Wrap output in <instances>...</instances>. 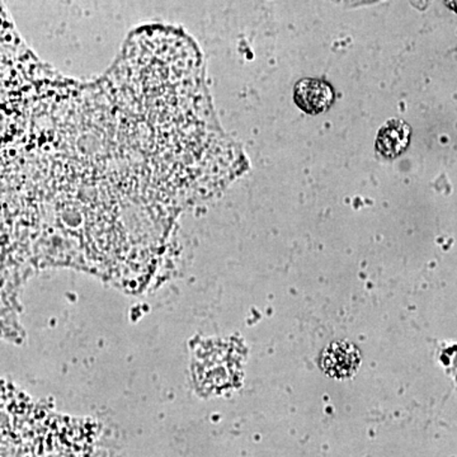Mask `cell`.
<instances>
[{
    "label": "cell",
    "mask_w": 457,
    "mask_h": 457,
    "mask_svg": "<svg viewBox=\"0 0 457 457\" xmlns=\"http://www.w3.org/2000/svg\"><path fill=\"white\" fill-rule=\"evenodd\" d=\"M361 353L359 348L347 341L330 343L321 354L320 365L330 378H351L360 368Z\"/></svg>",
    "instance_id": "obj_1"
},
{
    "label": "cell",
    "mask_w": 457,
    "mask_h": 457,
    "mask_svg": "<svg viewBox=\"0 0 457 457\" xmlns=\"http://www.w3.org/2000/svg\"><path fill=\"white\" fill-rule=\"evenodd\" d=\"M294 101L303 112L319 114L332 106L335 90L324 80L303 79L295 86Z\"/></svg>",
    "instance_id": "obj_2"
},
{
    "label": "cell",
    "mask_w": 457,
    "mask_h": 457,
    "mask_svg": "<svg viewBox=\"0 0 457 457\" xmlns=\"http://www.w3.org/2000/svg\"><path fill=\"white\" fill-rule=\"evenodd\" d=\"M411 126L400 120L385 123L376 140V150L385 159H395L405 152L411 141Z\"/></svg>",
    "instance_id": "obj_3"
},
{
    "label": "cell",
    "mask_w": 457,
    "mask_h": 457,
    "mask_svg": "<svg viewBox=\"0 0 457 457\" xmlns=\"http://www.w3.org/2000/svg\"><path fill=\"white\" fill-rule=\"evenodd\" d=\"M447 5H449L453 11L457 12V0H447Z\"/></svg>",
    "instance_id": "obj_4"
}]
</instances>
